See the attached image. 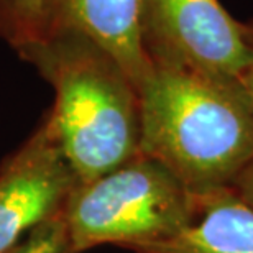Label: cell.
Returning a JSON list of instances; mask_svg holds the SVG:
<instances>
[{"mask_svg": "<svg viewBox=\"0 0 253 253\" xmlns=\"http://www.w3.org/2000/svg\"><path fill=\"white\" fill-rule=\"evenodd\" d=\"M199 215V199L168 168L143 153L78 183L64 209L73 253L99 245L128 250L169 239Z\"/></svg>", "mask_w": 253, "mask_h": 253, "instance_id": "3", "label": "cell"}, {"mask_svg": "<svg viewBox=\"0 0 253 253\" xmlns=\"http://www.w3.org/2000/svg\"><path fill=\"white\" fill-rule=\"evenodd\" d=\"M138 10V0H46L42 38L61 32L90 38L122 64L140 92L153 66L141 44Z\"/></svg>", "mask_w": 253, "mask_h": 253, "instance_id": "6", "label": "cell"}, {"mask_svg": "<svg viewBox=\"0 0 253 253\" xmlns=\"http://www.w3.org/2000/svg\"><path fill=\"white\" fill-rule=\"evenodd\" d=\"M244 37L247 44V64L239 78V85L253 110V20L244 22Z\"/></svg>", "mask_w": 253, "mask_h": 253, "instance_id": "10", "label": "cell"}, {"mask_svg": "<svg viewBox=\"0 0 253 253\" xmlns=\"http://www.w3.org/2000/svg\"><path fill=\"white\" fill-rule=\"evenodd\" d=\"M10 253H73L64 214L37 227Z\"/></svg>", "mask_w": 253, "mask_h": 253, "instance_id": "9", "label": "cell"}, {"mask_svg": "<svg viewBox=\"0 0 253 253\" xmlns=\"http://www.w3.org/2000/svg\"><path fill=\"white\" fill-rule=\"evenodd\" d=\"M140 109V153L196 197L230 189L253 158V110L237 83L153 64Z\"/></svg>", "mask_w": 253, "mask_h": 253, "instance_id": "1", "label": "cell"}, {"mask_svg": "<svg viewBox=\"0 0 253 253\" xmlns=\"http://www.w3.org/2000/svg\"><path fill=\"white\" fill-rule=\"evenodd\" d=\"M141 44L151 66L189 69L239 84L247 64L244 22L219 0H138Z\"/></svg>", "mask_w": 253, "mask_h": 253, "instance_id": "4", "label": "cell"}, {"mask_svg": "<svg viewBox=\"0 0 253 253\" xmlns=\"http://www.w3.org/2000/svg\"><path fill=\"white\" fill-rule=\"evenodd\" d=\"M44 2L46 0H0V40L15 53L42 38Z\"/></svg>", "mask_w": 253, "mask_h": 253, "instance_id": "8", "label": "cell"}, {"mask_svg": "<svg viewBox=\"0 0 253 253\" xmlns=\"http://www.w3.org/2000/svg\"><path fill=\"white\" fill-rule=\"evenodd\" d=\"M78 184L48 115L0 166V253L64 214Z\"/></svg>", "mask_w": 253, "mask_h": 253, "instance_id": "5", "label": "cell"}, {"mask_svg": "<svg viewBox=\"0 0 253 253\" xmlns=\"http://www.w3.org/2000/svg\"><path fill=\"white\" fill-rule=\"evenodd\" d=\"M230 189L235 192V196L239 199H242L247 206L253 209V158L240 171V174L235 178Z\"/></svg>", "mask_w": 253, "mask_h": 253, "instance_id": "11", "label": "cell"}, {"mask_svg": "<svg viewBox=\"0 0 253 253\" xmlns=\"http://www.w3.org/2000/svg\"><path fill=\"white\" fill-rule=\"evenodd\" d=\"M199 215L169 239L130 247L133 253H253V209L222 189L197 197Z\"/></svg>", "mask_w": 253, "mask_h": 253, "instance_id": "7", "label": "cell"}, {"mask_svg": "<svg viewBox=\"0 0 253 253\" xmlns=\"http://www.w3.org/2000/svg\"><path fill=\"white\" fill-rule=\"evenodd\" d=\"M17 54L54 89L46 115L78 183L140 153V92L107 49L78 32H61Z\"/></svg>", "mask_w": 253, "mask_h": 253, "instance_id": "2", "label": "cell"}]
</instances>
